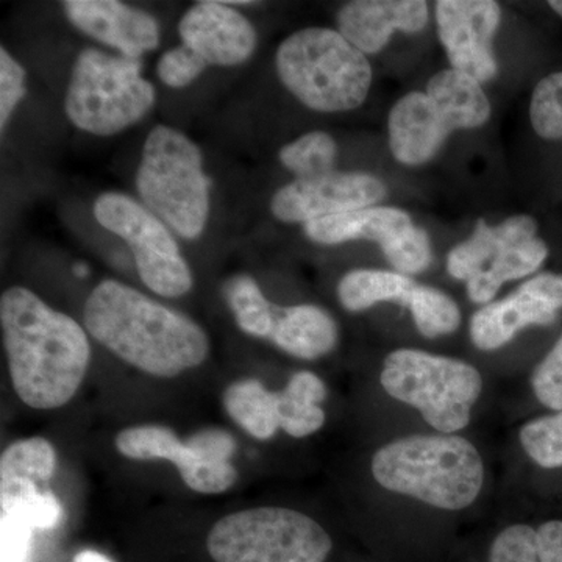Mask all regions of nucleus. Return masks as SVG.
<instances>
[{"instance_id":"nucleus-1","label":"nucleus","mask_w":562,"mask_h":562,"mask_svg":"<svg viewBox=\"0 0 562 562\" xmlns=\"http://www.w3.org/2000/svg\"><path fill=\"white\" fill-rule=\"evenodd\" d=\"M0 324L18 397L35 409L66 405L90 366V341L79 322L13 286L0 299Z\"/></svg>"},{"instance_id":"nucleus-20","label":"nucleus","mask_w":562,"mask_h":562,"mask_svg":"<svg viewBox=\"0 0 562 562\" xmlns=\"http://www.w3.org/2000/svg\"><path fill=\"white\" fill-rule=\"evenodd\" d=\"M279 349L302 360H316L335 349L338 325L316 305L277 308L271 338Z\"/></svg>"},{"instance_id":"nucleus-21","label":"nucleus","mask_w":562,"mask_h":562,"mask_svg":"<svg viewBox=\"0 0 562 562\" xmlns=\"http://www.w3.org/2000/svg\"><path fill=\"white\" fill-rule=\"evenodd\" d=\"M417 286L405 273L357 269L339 281V302L347 312L360 313L372 308L376 303L391 302L409 308Z\"/></svg>"},{"instance_id":"nucleus-15","label":"nucleus","mask_w":562,"mask_h":562,"mask_svg":"<svg viewBox=\"0 0 562 562\" xmlns=\"http://www.w3.org/2000/svg\"><path fill=\"white\" fill-rule=\"evenodd\" d=\"M562 310V273L543 272L525 281L503 301L473 314L471 339L476 349H502L531 325H550Z\"/></svg>"},{"instance_id":"nucleus-4","label":"nucleus","mask_w":562,"mask_h":562,"mask_svg":"<svg viewBox=\"0 0 562 562\" xmlns=\"http://www.w3.org/2000/svg\"><path fill=\"white\" fill-rule=\"evenodd\" d=\"M276 68L283 87L306 109L319 113L357 110L372 87V66L341 33L302 29L280 44Z\"/></svg>"},{"instance_id":"nucleus-24","label":"nucleus","mask_w":562,"mask_h":562,"mask_svg":"<svg viewBox=\"0 0 562 562\" xmlns=\"http://www.w3.org/2000/svg\"><path fill=\"white\" fill-rule=\"evenodd\" d=\"M224 406L233 420L257 439H269L280 428L279 397L258 380L233 383L224 392Z\"/></svg>"},{"instance_id":"nucleus-17","label":"nucleus","mask_w":562,"mask_h":562,"mask_svg":"<svg viewBox=\"0 0 562 562\" xmlns=\"http://www.w3.org/2000/svg\"><path fill=\"white\" fill-rule=\"evenodd\" d=\"M183 44L209 63V66L243 65L257 49L258 35L251 22L224 2L195 3L179 22Z\"/></svg>"},{"instance_id":"nucleus-23","label":"nucleus","mask_w":562,"mask_h":562,"mask_svg":"<svg viewBox=\"0 0 562 562\" xmlns=\"http://www.w3.org/2000/svg\"><path fill=\"white\" fill-rule=\"evenodd\" d=\"M490 562H562V522L513 525L495 538Z\"/></svg>"},{"instance_id":"nucleus-19","label":"nucleus","mask_w":562,"mask_h":562,"mask_svg":"<svg viewBox=\"0 0 562 562\" xmlns=\"http://www.w3.org/2000/svg\"><path fill=\"white\" fill-rule=\"evenodd\" d=\"M428 21L424 0H353L336 18L338 32L364 55L382 52L394 33H420Z\"/></svg>"},{"instance_id":"nucleus-14","label":"nucleus","mask_w":562,"mask_h":562,"mask_svg":"<svg viewBox=\"0 0 562 562\" xmlns=\"http://www.w3.org/2000/svg\"><path fill=\"white\" fill-rule=\"evenodd\" d=\"M436 25L452 69L480 85L498 72L494 38L502 21L501 3L494 0H439Z\"/></svg>"},{"instance_id":"nucleus-18","label":"nucleus","mask_w":562,"mask_h":562,"mask_svg":"<svg viewBox=\"0 0 562 562\" xmlns=\"http://www.w3.org/2000/svg\"><path fill=\"white\" fill-rule=\"evenodd\" d=\"M66 18L90 38L140 60L160 46V24L147 11L117 0H66Z\"/></svg>"},{"instance_id":"nucleus-11","label":"nucleus","mask_w":562,"mask_h":562,"mask_svg":"<svg viewBox=\"0 0 562 562\" xmlns=\"http://www.w3.org/2000/svg\"><path fill=\"white\" fill-rule=\"evenodd\" d=\"M94 217L105 231L127 243L139 279L155 294L176 299L192 288L190 265L184 260L171 228L147 206L122 192H103L94 202Z\"/></svg>"},{"instance_id":"nucleus-2","label":"nucleus","mask_w":562,"mask_h":562,"mask_svg":"<svg viewBox=\"0 0 562 562\" xmlns=\"http://www.w3.org/2000/svg\"><path fill=\"white\" fill-rule=\"evenodd\" d=\"M83 322L95 341L160 379L198 368L209 357V336L194 321L120 281L94 288L85 303Z\"/></svg>"},{"instance_id":"nucleus-26","label":"nucleus","mask_w":562,"mask_h":562,"mask_svg":"<svg viewBox=\"0 0 562 562\" xmlns=\"http://www.w3.org/2000/svg\"><path fill=\"white\" fill-rule=\"evenodd\" d=\"M225 297L239 328L255 338H271L277 306L262 294L249 276H236L225 286Z\"/></svg>"},{"instance_id":"nucleus-12","label":"nucleus","mask_w":562,"mask_h":562,"mask_svg":"<svg viewBox=\"0 0 562 562\" xmlns=\"http://www.w3.org/2000/svg\"><path fill=\"white\" fill-rule=\"evenodd\" d=\"M306 238L322 246L350 241L379 244L395 272L420 273L430 268L431 241L424 228L414 224L405 210L369 206L303 225Z\"/></svg>"},{"instance_id":"nucleus-5","label":"nucleus","mask_w":562,"mask_h":562,"mask_svg":"<svg viewBox=\"0 0 562 562\" xmlns=\"http://www.w3.org/2000/svg\"><path fill=\"white\" fill-rule=\"evenodd\" d=\"M491 102L479 81L454 69L439 70L427 90L403 95L387 117L392 157L405 166L431 161L449 136L486 124Z\"/></svg>"},{"instance_id":"nucleus-22","label":"nucleus","mask_w":562,"mask_h":562,"mask_svg":"<svg viewBox=\"0 0 562 562\" xmlns=\"http://www.w3.org/2000/svg\"><path fill=\"white\" fill-rule=\"evenodd\" d=\"M279 397L280 428L292 438H306L325 424L321 403L327 397V387L316 373H294Z\"/></svg>"},{"instance_id":"nucleus-16","label":"nucleus","mask_w":562,"mask_h":562,"mask_svg":"<svg viewBox=\"0 0 562 562\" xmlns=\"http://www.w3.org/2000/svg\"><path fill=\"white\" fill-rule=\"evenodd\" d=\"M116 449L131 460L173 462L187 486L201 494H221L231 490L238 479L232 462L202 460L190 442H181L176 432L160 425L122 430L116 438Z\"/></svg>"},{"instance_id":"nucleus-31","label":"nucleus","mask_w":562,"mask_h":562,"mask_svg":"<svg viewBox=\"0 0 562 562\" xmlns=\"http://www.w3.org/2000/svg\"><path fill=\"white\" fill-rule=\"evenodd\" d=\"M520 442L536 464L562 468V412L528 422L520 430Z\"/></svg>"},{"instance_id":"nucleus-29","label":"nucleus","mask_w":562,"mask_h":562,"mask_svg":"<svg viewBox=\"0 0 562 562\" xmlns=\"http://www.w3.org/2000/svg\"><path fill=\"white\" fill-rule=\"evenodd\" d=\"M409 312L422 336L428 339L452 335L461 324V312L457 302L446 292L419 284Z\"/></svg>"},{"instance_id":"nucleus-28","label":"nucleus","mask_w":562,"mask_h":562,"mask_svg":"<svg viewBox=\"0 0 562 562\" xmlns=\"http://www.w3.org/2000/svg\"><path fill=\"white\" fill-rule=\"evenodd\" d=\"M57 468L54 446L43 438L11 443L0 458V480H35L47 483Z\"/></svg>"},{"instance_id":"nucleus-30","label":"nucleus","mask_w":562,"mask_h":562,"mask_svg":"<svg viewBox=\"0 0 562 562\" xmlns=\"http://www.w3.org/2000/svg\"><path fill=\"white\" fill-rule=\"evenodd\" d=\"M530 121L542 139H562V70L543 77L530 102Z\"/></svg>"},{"instance_id":"nucleus-6","label":"nucleus","mask_w":562,"mask_h":562,"mask_svg":"<svg viewBox=\"0 0 562 562\" xmlns=\"http://www.w3.org/2000/svg\"><path fill=\"white\" fill-rule=\"evenodd\" d=\"M136 190L144 206L172 232L194 241L210 216V179L202 151L183 132L157 125L144 143L136 172Z\"/></svg>"},{"instance_id":"nucleus-33","label":"nucleus","mask_w":562,"mask_h":562,"mask_svg":"<svg viewBox=\"0 0 562 562\" xmlns=\"http://www.w3.org/2000/svg\"><path fill=\"white\" fill-rule=\"evenodd\" d=\"M531 386L543 406L562 412V333L553 349L532 372Z\"/></svg>"},{"instance_id":"nucleus-9","label":"nucleus","mask_w":562,"mask_h":562,"mask_svg":"<svg viewBox=\"0 0 562 562\" xmlns=\"http://www.w3.org/2000/svg\"><path fill=\"white\" fill-rule=\"evenodd\" d=\"M331 547L312 517L273 506L222 517L206 539L216 562H324Z\"/></svg>"},{"instance_id":"nucleus-13","label":"nucleus","mask_w":562,"mask_h":562,"mask_svg":"<svg viewBox=\"0 0 562 562\" xmlns=\"http://www.w3.org/2000/svg\"><path fill=\"white\" fill-rule=\"evenodd\" d=\"M383 180L368 172L331 171L312 179H295L273 194L271 211L284 224L338 216L369 206L386 198Z\"/></svg>"},{"instance_id":"nucleus-27","label":"nucleus","mask_w":562,"mask_h":562,"mask_svg":"<svg viewBox=\"0 0 562 562\" xmlns=\"http://www.w3.org/2000/svg\"><path fill=\"white\" fill-rule=\"evenodd\" d=\"M338 146L327 132H310L281 147L279 160L295 179H312L335 171Z\"/></svg>"},{"instance_id":"nucleus-38","label":"nucleus","mask_w":562,"mask_h":562,"mask_svg":"<svg viewBox=\"0 0 562 562\" xmlns=\"http://www.w3.org/2000/svg\"><path fill=\"white\" fill-rule=\"evenodd\" d=\"M76 273H77V276H80V277L81 276H87L88 269L85 268V266H81V265L76 266Z\"/></svg>"},{"instance_id":"nucleus-25","label":"nucleus","mask_w":562,"mask_h":562,"mask_svg":"<svg viewBox=\"0 0 562 562\" xmlns=\"http://www.w3.org/2000/svg\"><path fill=\"white\" fill-rule=\"evenodd\" d=\"M35 480H0V505L2 514L21 517L33 528L52 530L61 522L63 508L57 495L41 490Z\"/></svg>"},{"instance_id":"nucleus-35","label":"nucleus","mask_w":562,"mask_h":562,"mask_svg":"<svg viewBox=\"0 0 562 562\" xmlns=\"http://www.w3.org/2000/svg\"><path fill=\"white\" fill-rule=\"evenodd\" d=\"M33 527L21 517L2 514V562H25Z\"/></svg>"},{"instance_id":"nucleus-36","label":"nucleus","mask_w":562,"mask_h":562,"mask_svg":"<svg viewBox=\"0 0 562 562\" xmlns=\"http://www.w3.org/2000/svg\"><path fill=\"white\" fill-rule=\"evenodd\" d=\"M74 562H113L105 554L94 552V550H83L79 554H76Z\"/></svg>"},{"instance_id":"nucleus-10","label":"nucleus","mask_w":562,"mask_h":562,"mask_svg":"<svg viewBox=\"0 0 562 562\" xmlns=\"http://www.w3.org/2000/svg\"><path fill=\"white\" fill-rule=\"evenodd\" d=\"M549 257L539 238L538 222L527 214L508 217L491 227L476 222L471 238L458 244L447 257V271L465 281L469 299L487 305L506 281L520 280L538 271Z\"/></svg>"},{"instance_id":"nucleus-34","label":"nucleus","mask_w":562,"mask_h":562,"mask_svg":"<svg viewBox=\"0 0 562 562\" xmlns=\"http://www.w3.org/2000/svg\"><path fill=\"white\" fill-rule=\"evenodd\" d=\"M25 69L5 47L0 49V131L5 132L16 106L25 95Z\"/></svg>"},{"instance_id":"nucleus-8","label":"nucleus","mask_w":562,"mask_h":562,"mask_svg":"<svg viewBox=\"0 0 562 562\" xmlns=\"http://www.w3.org/2000/svg\"><path fill=\"white\" fill-rule=\"evenodd\" d=\"M382 386L395 401L414 406L436 430L454 432L471 422L483 380L468 362L398 349L384 360Z\"/></svg>"},{"instance_id":"nucleus-37","label":"nucleus","mask_w":562,"mask_h":562,"mask_svg":"<svg viewBox=\"0 0 562 562\" xmlns=\"http://www.w3.org/2000/svg\"><path fill=\"white\" fill-rule=\"evenodd\" d=\"M549 7L558 14V16L562 18V0H550Z\"/></svg>"},{"instance_id":"nucleus-7","label":"nucleus","mask_w":562,"mask_h":562,"mask_svg":"<svg viewBox=\"0 0 562 562\" xmlns=\"http://www.w3.org/2000/svg\"><path fill=\"white\" fill-rule=\"evenodd\" d=\"M136 58L88 47L70 70L65 113L70 124L95 136L124 132L143 120L155 105L157 92L140 76Z\"/></svg>"},{"instance_id":"nucleus-3","label":"nucleus","mask_w":562,"mask_h":562,"mask_svg":"<svg viewBox=\"0 0 562 562\" xmlns=\"http://www.w3.org/2000/svg\"><path fill=\"white\" fill-rule=\"evenodd\" d=\"M372 475L384 490L458 512L479 497L484 465L479 450L461 436H408L375 453Z\"/></svg>"},{"instance_id":"nucleus-32","label":"nucleus","mask_w":562,"mask_h":562,"mask_svg":"<svg viewBox=\"0 0 562 562\" xmlns=\"http://www.w3.org/2000/svg\"><path fill=\"white\" fill-rule=\"evenodd\" d=\"M206 66L209 63L203 60L198 52L192 50L187 44H180L161 55L157 74L162 83L179 90L198 80Z\"/></svg>"}]
</instances>
